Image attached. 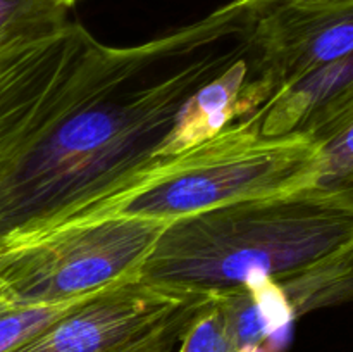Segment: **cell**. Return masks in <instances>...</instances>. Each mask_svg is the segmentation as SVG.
Masks as SVG:
<instances>
[{
    "label": "cell",
    "instance_id": "ba28073f",
    "mask_svg": "<svg viewBox=\"0 0 353 352\" xmlns=\"http://www.w3.org/2000/svg\"><path fill=\"white\" fill-rule=\"evenodd\" d=\"M274 93L271 83L252 71L247 45L241 57L203 83L183 104L157 157H174L196 147L234 121L257 113Z\"/></svg>",
    "mask_w": 353,
    "mask_h": 352
},
{
    "label": "cell",
    "instance_id": "7a4b0ae2",
    "mask_svg": "<svg viewBox=\"0 0 353 352\" xmlns=\"http://www.w3.org/2000/svg\"><path fill=\"white\" fill-rule=\"evenodd\" d=\"M352 240V211L302 188L178 217L140 278L199 292L238 289L286 278Z\"/></svg>",
    "mask_w": 353,
    "mask_h": 352
},
{
    "label": "cell",
    "instance_id": "9a60e30c",
    "mask_svg": "<svg viewBox=\"0 0 353 352\" xmlns=\"http://www.w3.org/2000/svg\"><path fill=\"white\" fill-rule=\"evenodd\" d=\"M257 2H271V0H257ZM281 2H296V3H323V6H331V3H353V0H281Z\"/></svg>",
    "mask_w": 353,
    "mask_h": 352
},
{
    "label": "cell",
    "instance_id": "7c38bea8",
    "mask_svg": "<svg viewBox=\"0 0 353 352\" xmlns=\"http://www.w3.org/2000/svg\"><path fill=\"white\" fill-rule=\"evenodd\" d=\"M317 162L310 188L353 213V109L312 138Z\"/></svg>",
    "mask_w": 353,
    "mask_h": 352
},
{
    "label": "cell",
    "instance_id": "5b68a950",
    "mask_svg": "<svg viewBox=\"0 0 353 352\" xmlns=\"http://www.w3.org/2000/svg\"><path fill=\"white\" fill-rule=\"evenodd\" d=\"M171 223L159 217L110 216L0 248V283L7 300L16 306L61 304L138 278Z\"/></svg>",
    "mask_w": 353,
    "mask_h": 352
},
{
    "label": "cell",
    "instance_id": "5bb4252c",
    "mask_svg": "<svg viewBox=\"0 0 353 352\" xmlns=\"http://www.w3.org/2000/svg\"><path fill=\"white\" fill-rule=\"evenodd\" d=\"M79 0H0V35L23 23L69 16Z\"/></svg>",
    "mask_w": 353,
    "mask_h": 352
},
{
    "label": "cell",
    "instance_id": "4fadbf2b",
    "mask_svg": "<svg viewBox=\"0 0 353 352\" xmlns=\"http://www.w3.org/2000/svg\"><path fill=\"white\" fill-rule=\"evenodd\" d=\"M181 337L178 352H240L224 309L210 292Z\"/></svg>",
    "mask_w": 353,
    "mask_h": 352
},
{
    "label": "cell",
    "instance_id": "3957f363",
    "mask_svg": "<svg viewBox=\"0 0 353 352\" xmlns=\"http://www.w3.org/2000/svg\"><path fill=\"white\" fill-rule=\"evenodd\" d=\"M161 50L154 38L110 47L69 16L0 35V188L64 117L119 85Z\"/></svg>",
    "mask_w": 353,
    "mask_h": 352
},
{
    "label": "cell",
    "instance_id": "30bf717a",
    "mask_svg": "<svg viewBox=\"0 0 353 352\" xmlns=\"http://www.w3.org/2000/svg\"><path fill=\"white\" fill-rule=\"evenodd\" d=\"M224 309L240 352H285L296 317L274 280L210 292Z\"/></svg>",
    "mask_w": 353,
    "mask_h": 352
},
{
    "label": "cell",
    "instance_id": "52a82bcc",
    "mask_svg": "<svg viewBox=\"0 0 353 352\" xmlns=\"http://www.w3.org/2000/svg\"><path fill=\"white\" fill-rule=\"evenodd\" d=\"M252 2L248 61L276 92L353 52V3Z\"/></svg>",
    "mask_w": 353,
    "mask_h": 352
},
{
    "label": "cell",
    "instance_id": "9c48e42d",
    "mask_svg": "<svg viewBox=\"0 0 353 352\" xmlns=\"http://www.w3.org/2000/svg\"><path fill=\"white\" fill-rule=\"evenodd\" d=\"M353 109V52L279 88L257 110L261 133H303L312 140Z\"/></svg>",
    "mask_w": 353,
    "mask_h": 352
},
{
    "label": "cell",
    "instance_id": "8992f818",
    "mask_svg": "<svg viewBox=\"0 0 353 352\" xmlns=\"http://www.w3.org/2000/svg\"><path fill=\"white\" fill-rule=\"evenodd\" d=\"M207 299L138 276L90 295L12 352H171Z\"/></svg>",
    "mask_w": 353,
    "mask_h": 352
},
{
    "label": "cell",
    "instance_id": "6da1fadb",
    "mask_svg": "<svg viewBox=\"0 0 353 352\" xmlns=\"http://www.w3.org/2000/svg\"><path fill=\"white\" fill-rule=\"evenodd\" d=\"M252 0L165 35L148 64L52 128L0 188V248L85 221L155 166L183 104L247 52Z\"/></svg>",
    "mask_w": 353,
    "mask_h": 352
},
{
    "label": "cell",
    "instance_id": "277c9868",
    "mask_svg": "<svg viewBox=\"0 0 353 352\" xmlns=\"http://www.w3.org/2000/svg\"><path fill=\"white\" fill-rule=\"evenodd\" d=\"M316 162V141L303 133L264 137L254 113L168 157L134 188L100 206L81 223L110 216L174 221L238 200L310 188Z\"/></svg>",
    "mask_w": 353,
    "mask_h": 352
},
{
    "label": "cell",
    "instance_id": "8fae6325",
    "mask_svg": "<svg viewBox=\"0 0 353 352\" xmlns=\"http://www.w3.org/2000/svg\"><path fill=\"white\" fill-rule=\"evenodd\" d=\"M295 317L324 307L353 302V240L314 264L274 280Z\"/></svg>",
    "mask_w": 353,
    "mask_h": 352
}]
</instances>
